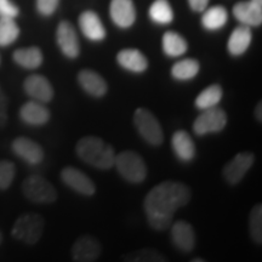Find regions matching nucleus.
Returning a JSON list of instances; mask_svg holds the SVG:
<instances>
[{"instance_id":"obj_7","label":"nucleus","mask_w":262,"mask_h":262,"mask_svg":"<svg viewBox=\"0 0 262 262\" xmlns=\"http://www.w3.org/2000/svg\"><path fill=\"white\" fill-rule=\"evenodd\" d=\"M227 125V114L217 106L203 110L193 123V131L196 136H205L209 134H217Z\"/></svg>"},{"instance_id":"obj_34","label":"nucleus","mask_w":262,"mask_h":262,"mask_svg":"<svg viewBox=\"0 0 262 262\" xmlns=\"http://www.w3.org/2000/svg\"><path fill=\"white\" fill-rule=\"evenodd\" d=\"M60 0H37V9L42 16H51L56 11Z\"/></svg>"},{"instance_id":"obj_1","label":"nucleus","mask_w":262,"mask_h":262,"mask_svg":"<svg viewBox=\"0 0 262 262\" xmlns=\"http://www.w3.org/2000/svg\"><path fill=\"white\" fill-rule=\"evenodd\" d=\"M187 185L178 181H164L147 193L143 209L148 225L156 231H164L171 225L173 215L191 201Z\"/></svg>"},{"instance_id":"obj_13","label":"nucleus","mask_w":262,"mask_h":262,"mask_svg":"<svg viewBox=\"0 0 262 262\" xmlns=\"http://www.w3.org/2000/svg\"><path fill=\"white\" fill-rule=\"evenodd\" d=\"M12 152L29 165H39L44 160L41 146L28 137H17L12 141Z\"/></svg>"},{"instance_id":"obj_12","label":"nucleus","mask_w":262,"mask_h":262,"mask_svg":"<svg viewBox=\"0 0 262 262\" xmlns=\"http://www.w3.org/2000/svg\"><path fill=\"white\" fill-rule=\"evenodd\" d=\"M24 90L32 100L48 103L54 98V88L49 79L40 74H32L24 81Z\"/></svg>"},{"instance_id":"obj_5","label":"nucleus","mask_w":262,"mask_h":262,"mask_svg":"<svg viewBox=\"0 0 262 262\" xmlns=\"http://www.w3.org/2000/svg\"><path fill=\"white\" fill-rule=\"evenodd\" d=\"M134 125L146 142L152 146H160L164 141V133L159 120L150 111L137 108L134 113Z\"/></svg>"},{"instance_id":"obj_10","label":"nucleus","mask_w":262,"mask_h":262,"mask_svg":"<svg viewBox=\"0 0 262 262\" xmlns=\"http://www.w3.org/2000/svg\"><path fill=\"white\" fill-rule=\"evenodd\" d=\"M101 254H102V245L94 235H81L72 247V258L77 262L96 261Z\"/></svg>"},{"instance_id":"obj_19","label":"nucleus","mask_w":262,"mask_h":262,"mask_svg":"<svg viewBox=\"0 0 262 262\" xmlns=\"http://www.w3.org/2000/svg\"><path fill=\"white\" fill-rule=\"evenodd\" d=\"M117 62L124 70L133 73H143L148 68V60L136 49H124L117 55Z\"/></svg>"},{"instance_id":"obj_28","label":"nucleus","mask_w":262,"mask_h":262,"mask_svg":"<svg viewBox=\"0 0 262 262\" xmlns=\"http://www.w3.org/2000/svg\"><path fill=\"white\" fill-rule=\"evenodd\" d=\"M149 18L158 25H168L173 19L171 5L168 0H156L149 8Z\"/></svg>"},{"instance_id":"obj_29","label":"nucleus","mask_w":262,"mask_h":262,"mask_svg":"<svg viewBox=\"0 0 262 262\" xmlns=\"http://www.w3.org/2000/svg\"><path fill=\"white\" fill-rule=\"evenodd\" d=\"M19 35V28L15 18H0V47H9Z\"/></svg>"},{"instance_id":"obj_18","label":"nucleus","mask_w":262,"mask_h":262,"mask_svg":"<svg viewBox=\"0 0 262 262\" xmlns=\"http://www.w3.org/2000/svg\"><path fill=\"white\" fill-rule=\"evenodd\" d=\"M78 83L85 93L93 97H103L108 91L106 80L97 72L83 70L78 73Z\"/></svg>"},{"instance_id":"obj_35","label":"nucleus","mask_w":262,"mask_h":262,"mask_svg":"<svg viewBox=\"0 0 262 262\" xmlns=\"http://www.w3.org/2000/svg\"><path fill=\"white\" fill-rule=\"evenodd\" d=\"M8 97L0 95V126H4L8 122Z\"/></svg>"},{"instance_id":"obj_27","label":"nucleus","mask_w":262,"mask_h":262,"mask_svg":"<svg viewBox=\"0 0 262 262\" xmlns=\"http://www.w3.org/2000/svg\"><path fill=\"white\" fill-rule=\"evenodd\" d=\"M222 94H224V91H222V88L220 85H210V86L205 88V89L203 90L202 93H199L198 96L195 97V107L201 111L216 107L220 103Z\"/></svg>"},{"instance_id":"obj_3","label":"nucleus","mask_w":262,"mask_h":262,"mask_svg":"<svg viewBox=\"0 0 262 262\" xmlns=\"http://www.w3.org/2000/svg\"><path fill=\"white\" fill-rule=\"evenodd\" d=\"M118 173L131 183H142L147 178V165L142 157L134 150H123L116 155L114 165Z\"/></svg>"},{"instance_id":"obj_36","label":"nucleus","mask_w":262,"mask_h":262,"mask_svg":"<svg viewBox=\"0 0 262 262\" xmlns=\"http://www.w3.org/2000/svg\"><path fill=\"white\" fill-rule=\"evenodd\" d=\"M188 3L193 11L203 12L206 8H208L209 0H188Z\"/></svg>"},{"instance_id":"obj_22","label":"nucleus","mask_w":262,"mask_h":262,"mask_svg":"<svg viewBox=\"0 0 262 262\" xmlns=\"http://www.w3.org/2000/svg\"><path fill=\"white\" fill-rule=\"evenodd\" d=\"M253 34L249 26L242 25L232 32L227 42V50L232 56H242L250 47Z\"/></svg>"},{"instance_id":"obj_23","label":"nucleus","mask_w":262,"mask_h":262,"mask_svg":"<svg viewBox=\"0 0 262 262\" xmlns=\"http://www.w3.org/2000/svg\"><path fill=\"white\" fill-rule=\"evenodd\" d=\"M12 58L16 64L26 70H37L44 60L41 50L37 47L17 49L12 55Z\"/></svg>"},{"instance_id":"obj_31","label":"nucleus","mask_w":262,"mask_h":262,"mask_svg":"<svg viewBox=\"0 0 262 262\" xmlns=\"http://www.w3.org/2000/svg\"><path fill=\"white\" fill-rule=\"evenodd\" d=\"M123 260L131 262H165L168 258L153 249H141L127 255Z\"/></svg>"},{"instance_id":"obj_8","label":"nucleus","mask_w":262,"mask_h":262,"mask_svg":"<svg viewBox=\"0 0 262 262\" xmlns=\"http://www.w3.org/2000/svg\"><path fill=\"white\" fill-rule=\"evenodd\" d=\"M60 176L62 182L72 191L77 192L78 194L91 196L96 192V186L93 180L79 169L73 168V166H66L62 169Z\"/></svg>"},{"instance_id":"obj_26","label":"nucleus","mask_w":262,"mask_h":262,"mask_svg":"<svg viewBox=\"0 0 262 262\" xmlns=\"http://www.w3.org/2000/svg\"><path fill=\"white\" fill-rule=\"evenodd\" d=\"M201 71V64L194 58H185L176 62L171 68V75L173 79L180 81L191 80Z\"/></svg>"},{"instance_id":"obj_30","label":"nucleus","mask_w":262,"mask_h":262,"mask_svg":"<svg viewBox=\"0 0 262 262\" xmlns=\"http://www.w3.org/2000/svg\"><path fill=\"white\" fill-rule=\"evenodd\" d=\"M249 234L254 243L262 244V205L257 204L249 214Z\"/></svg>"},{"instance_id":"obj_15","label":"nucleus","mask_w":262,"mask_h":262,"mask_svg":"<svg viewBox=\"0 0 262 262\" xmlns=\"http://www.w3.org/2000/svg\"><path fill=\"white\" fill-rule=\"evenodd\" d=\"M234 17L242 25L256 27L262 22V0L241 2L233 6Z\"/></svg>"},{"instance_id":"obj_4","label":"nucleus","mask_w":262,"mask_h":262,"mask_svg":"<svg viewBox=\"0 0 262 262\" xmlns=\"http://www.w3.org/2000/svg\"><path fill=\"white\" fill-rule=\"evenodd\" d=\"M45 221L41 215L27 212L16 220L11 229L12 238L27 245H35L44 233Z\"/></svg>"},{"instance_id":"obj_9","label":"nucleus","mask_w":262,"mask_h":262,"mask_svg":"<svg viewBox=\"0 0 262 262\" xmlns=\"http://www.w3.org/2000/svg\"><path fill=\"white\" fill-rule=\"evenodd\" d=\"M255 156L251 152H241L233 157L224 168V178L232 186L238 185L254 165Z\"/></svg>"},{"instance_id":"obj_32","label":"nucleus","mask_w":262,"mask_h":262,"mask_svg":"<svg viewBox=\"0 0 262 262\" xmlns=\"http://www.w3.org/2000/svg\"><path fill=\"white\" fill-rule=\"evenodd\" d=\"M16 176V166L8 159L0 160V189L5 191L12 185Z\"/></svg>"},{"instance_id":"obj_39","label":"nucleus","mask_w":262,"mask_h":262,"mask_svg":"<svg viewBox=\"0 0 262 262\" xmlns=\"http://www.w3.org/2000/svg\"><path fill=\"white\" fill-rule=\"evenodd\" d=\"M3 243V233H2V231H0V244Z\"/></svg>"},{"instance_id":"obj_38","label":"nucleus","mask_w":262,"mask_h":262,"mask_svg":"<svg viewBox=\"0 0 262 262\" xmlns=\"http://www.w3.org/2000/svg\"><path fill=\"white\" fill-rule=\"evenodd\" d=\"M192 262H204V260L203 258H193Z\"/></svg>"},{"instance_id":"obj_6","label":"nucleus","mask_w":262,"mask_h":262,"mask_svg":"<svg viewBox=\"0 0 262 262\" xmlns=\"http://www.w3.org/2000/svg\"><path fill=\"white\" fill-rule=\"evenodd\" d=\"M22 193L29 202L35 204H51L57 199V192L47 179L31 175L22 182Z\"/></svg>"},{"instance_id":"obj_40","label":"nucleus","mask_w":262,"mask_h":262,"mask_svg":"<svg viewBox=\"0 0 262 262\" xmlns=\"http://www.w3.org/2000/svg\"><path fill=\"white\" fill-rule=\"evenodd\" d=\"M0 62H2V57H0Z\"/></svg>"},{"instance_id":"obj_21","label":"nucleus","mask_w":262,"mask_h":262,"mask_svg":"<svg viewBox=\"0 0 262 262\" xmlns=\"http://www.w3.org/2000/svg\"><path fill=\"white\" fill-rule=\"evenodd\" d=\"M171 146L173 153L181 162L188 163L195 157V145L186 130H178L172 135Z\"/></svg>"},{"instance_id":"obj_11","label":"nucleus","mask_w":262,"mask_h":262,"mask_svg":"<svg viewBox=\"0 0 262 262\" xmlns=\"http://www.w3.org/2000/svg\"><path fill=\"white\" fill-rule=\"evenodd\" d=\"M56 40L62 54L68 58H77L80 54V44L73 25L62 21L56 31Z\"/></svg>"},{"instance_id":"obj_14","label":"nucleus","mask_w":262,"mask_h":262,"mask_svg":"<svg viewBox=\"0 0 262 262\" xmlns=\"http://www.w3.org/2000/svg\"><path fill=\"white\" fill-rule=\"evenodd\" d=\"M170 238L178 250L181 253H191L195 245V233L192 225L186 221H176L171 226L170 231Z\"/></svg>"},{"instance_id":"obj_33","label":"nucleus","mask_w":262,"mask_h":262,"mask_svg":"<svg viewBox=\"0 0 262 262\" xmlns=\"http://www.w3.org/2000/svg\"><path fill=\"white\" fill-rule=\"evenodd\" d=\"M19 10L11 0H0V18H15L18 16Z\"/></svg>"},{"instance_id":"obj_2","label":"nucleus","mask_w":262,"mask_h":262,"mask_svg":"<svg viewBox=\"0 0 262 262\" xmlns=\"http://www.w3.org/2000/svg\"><path fill=\"white\" fill-rule=\"evenodd\" d=\"M75 152L84 163L98 170H110L114 165V148L100 137L85 136L80 139L75 146Z\"/></svg>"},{"instance_id":"obj_24","label":"nucleus","mask_w":262,"mask_h":262,"mask_svg":"<svg viewBox=\"0 0 262 262\" xmlns=\"http://www.w3.org/2000/svg\"><path fill=\"white\" fill-rule=\"evenodd\" d=\"M163 51L169 57H180L186 54L188 44L179 33L170 31L163 35Z\"/></svg>"},{"instance_id":"obj_20","label":"nucleus","mask_w":262,"mask_h":262,"mask_svg":"<svg viewBox=\"0 0 262 262\" xmlns=\"http://www.w3.org/2000/svg\"><path fill=\"white\" fill-rule=\"evenodd\" d=\"M79 27L85 37L90 40L101 41L106 38V29L96 12L84 11L79 16Z\"/></svg>"},{"instance_id":"obj_37","label":"nucleus","mask_w":262,"mask_h":262,"mask_svg":"<svg viewBox=\"0 0 262 262\" xmlns=\"http://www.w3.org/2000/svg\"><path fill=\"white\" fill-rule=\"evenodd\" d=\"M255 117H256V119L261 123L262 120V103L261 102H258L256 108H255Z\"/></svg>"},{"instance_id":"obj_16","label":"nucleus","mask_w":262,"mask_h":262,"mask_svg":"<svg viewBox=\"0 0 262 262\" xmlns=\"http://www.w3.org/2000/svg\"><path fill=\"white\" fill-rule=\"evenodd\" d=\"M112 21L120 28H129L136 19V10L133 0H112L110 6Z\"/></svg>"},{"instance_id":"obj_25","label":"nucleus","mask_w":262,"mask_h":262,"mask_svg":"<svg viewBox=\"0 0 262 262\" xmlns=\"http://www.w3.org/2000/svg\"><path fill=\"white\" fill-rule=\"evenodd\" d=\"M204 11L202 16V25L208 31H217L227 22L228 14L224 6H212L208 10L205 9Z\"/></svg>"},{"instance_id":"obj_17","label":"nucleus","mask_w":262,"mask_h":262,"mask_svg":"<svg viewBox=\"0 0 262 262\" xmlns=\"http://www.w3.org/2000/svg\"><path fill=\"white\" fill-rule=\"evenodd\" d=\"M19 118L31 126H41L50 120L51 113L44 103L32 100L19 108Z\"/></svg>"}]
</instances>
